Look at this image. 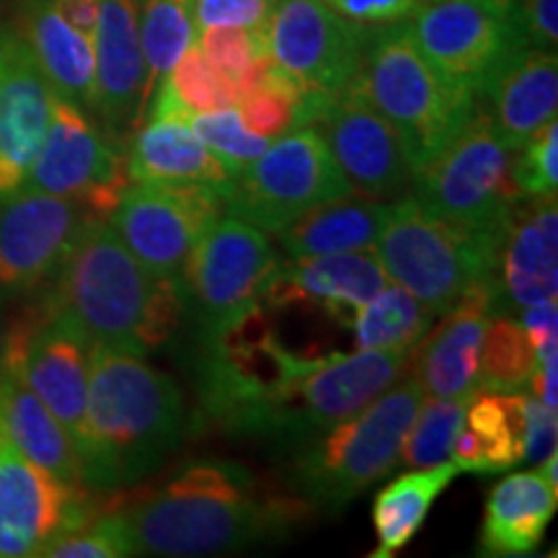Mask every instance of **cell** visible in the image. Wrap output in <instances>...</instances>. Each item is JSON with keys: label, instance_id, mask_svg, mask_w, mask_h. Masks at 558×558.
Segmentation results:
<instances>
[{"label": "cell", "instance_id": "cell-32", "mask_svg": "<svg viewBox=\"0 0 558 558\" xmlns=\"http://www.w3.org/2000/svg\"><path fill=\"white\" fill-rule=\"evenodd\" d=\"M197 41L192 21V0H143L140 3V47L145 60V107L156 83L169 75Z\"/></svg>", "mask_w": 558, "mask_h": 558}, {"label": "cell", "instance_id": "cell-43", "mask_svg": "<svg viewBox=\"0 0 558 558\" xmlns=\"http://www.w3.org/2000/svg\"><path fill=\"white\" fill-rule=\"evenodd\" d=\"M324 3L360 24H390L414 16L422 0H324Z\"/></svg>", "mask_w": 558, "mask_h": 558}, {"label": "cell", "instance_id": "cell-16", "mask_svg": "<svg viewBox=\"0 0 558 558\" xmlns=\"http://www.w3.org/2000/svg\"><path fill=\"white\" fill-rule=\"evenodd\" d=\"M407 21L432 65L473 94L509 52L522 47L509 16L478 0H422Z\"/></svg>", "mask_w": 558, "mask_h": 558}, {"label": "cell", "instance_id": "cell-46", "mask_svg": "<svg viewBox=\"0 0 558 558\" xmlns=\"http://www.w3.org/2000/svg\"><path fill=\"white\" fill-rule=\"evenodd\" d=\"M52 5L73 29H78L81 34L94 39L101 0H52Z\"/></svg>", "mask_w": 558, "mask_h": 558}, {"label": "cell", "instance_id": "cell-35", "mask_svg": "<svg viewBox=\"0 0 558 558\" xmlns=\"http://www.w3.org/2000/svg\"><path fill=\"white\" fill-rule=\"evenodd\" d=\"M300 101H303V88L271 60L262 86L254 94L243 96L235 107L251 132L275 140L295 128Z\"/></svg>", "mask_w": 558, "mask_h": 558}, {"label": "cell", "instance_id": "cell-34", "mask_svg": "<svg viewBox=\"0 0 558 558\" xmlns=\"http://www.w3.org/2000/svg\"><path fill=\"white\" fill-rule=\"evenodd\" d=\"M471 396H456V399H432L422 401L414 424H411L407 442L401 448L399 463L409 469H427L450 460L452 439L463 422L465 407H469Z\"/></svg>", "mask_w": 558, "mask_h": 558}, {"label": "cell", "instance_id": "cell-23", "mask_svg": "<svg viewBox=\"0 0 558 558\" xmlns=\"http://www.w3.org/2000/svg\"><path fill=\"white\" fill-rule=\"evenodd\" d=\"M476 101L512 150L556 122L558 111V60L556 52L518 47L499 62L478 88Z\"/></svg>", "mask_w": 558, "mask_h": 558}, {"label": "cell", "instance_id": "cell-37", "mask_svg": "<svg viewBox=\"0 0 558 558\" xmlns=\"http://www.w3.org/2000/svg\"><path fill=\"white\" fill-rule=\"evenodd\" d=\"M190 128L194 130V135H197L202 143L226 163V169L233 173V177L241 169H246L251 160L259 158L271 143L269 137L251 132L246 124H243L235 107L194 114L190 117Z\"/></svg>", "mask_w": 558, "mask_h": 558}, {"label": "cell", "instance_id": "cell-9", "mask_svg": "<svg viewBox=\"0 0 558 558\" xmlns=\"http://www.w3.org/2000/svg\"><path fill=\"white\" fill-rule=\"evenodd\" d=\"M354 194L316 130L295 128L275 137L259 158L235 173L222 194L226 215L277 235L324 202Z\"/></svg>", "mask_w": 558, "mask_h": 558}, {"label": "cell", "instance_id": "cell-48", "mask_svg": "<svg viewBox=\"0 0 558 558\" xmlns=\"http://www.w3.org/2000/svg\"><path fill=\"white\" fill-rule=\"evenodd\" d=\"M5 331H9V320L0 316V367H3V352H5Z\"/></svg>", "mask_w": 558, "mask_h": 558}, {"label": "cell", "instance_id": "cell-29", "mask_svg": "<svg viewBox=\"0 0 558 558\" xmlns=\"http://www.w3.org/2000/svg\"><path fill=\"white\" fill-rule=\"evenodd\" d=\"M388 205L383 199L354 192L347 197L324 202L292 220L277 233L284 259H308V256L352 254L373 251L386 222Z\"/></svg>", "mask_w": 558, "mask_h": 558}, {"label": "cell", "instance_id": "cell-8", "mask_svg": "<svg viewBox=\"0 0 558 558\" xmlns=\"http://www.w3.org/2000/svg\"><path fill=\"white\" fill-rule=\"evenodd\" d=\"M514 150L505 143L492 117L476 104V111L458 137L414 173L411 194L458 226L494 241L522 199L512 181Z\"/></svg>", "mask_w": 558, "mask_h": 558}, {"label": "cell", "instance_id": "cell-2", "mask_svg": "<svg viewBox=\"0 0 558 558\" xmlns=\"http://www.w3.org/2000/svg\"><path fill=\"white\" fill-rule=\"evenodd\" d=\"M184 396L145 357L94 344L88 373L83 484L96 492L135 486L179 448Z\"/></svg>", "mask_w": 558, "mask_h": 558}, {"label": "cell", "instance_id": "cell-45", "mask_svg": "<svg viewBox=\"0 0 558 558\" xmlns=\"http://www.w3.org/2000/svg\"><path fill=\"white\" fill-rule=\"evenodd\" d=\"M556 411L543 407L535 396H527V432H525V460L541 463L556 450Z\"/></svg>", "mask_w": 558, "mask_h": 558}, {"label": "cell", "instance_id": "cell-30", "mask_svg": "<svg viewBox=\"0 0 558 558\" xmlns=\"http://www.w3.org/2000/svg\"><path fill=\"white\" fill-rule=\"evenodd\" d=\"M452 460L403 473L393 484L383 486L373 501V525L378 546L369 556L393 558L422 530L439 494L458 476Z\"/></svg>", "mask_w": 558, "mask_h": 558}, {"label": "cell", "instance_id": "cell-14", "mask_svg": "<svg viewBox=\"0 0 558 558\" xmlns=\"http://www.w3.org/2000/svg\"><path fill=\"white\" fill-rule=\"evenodd\" d=\"M369 29L324 0H277L267 21L269 54L303 90L339 94L357 73Z\"/></svg>", "mask_w": 558, "mask_h": 558}, {"label": "cell", "instance_id": "cell-7", "mask_svg": "<svg viewBox=\"0 0 558 558\" xmlns=\"http://www.w3.org/2000/svg\"><path fill=\"white\" fill-rule=\"evenodd\" d=\"M375 254L390 282L442 316L473 282L494 279L497 243L432 213L414 194H403L388 205Z\"/></svg>", "mask_w": 558, "mask_h": 558}, {"label": "cell", "instance_id": "cell-31", "mask_svg": "<svg viewBox=\"0 0 558 558\" xmlns=\"http://www.w3.org/2000/svg\"><path fill=\"white\" fill-rule=\"evenodd\" d=\"M437 316L401 284L388 282L352 320L357 349H414Z\"/></svg>", "mask_w": 558, "mask_h": 558}, {"label": "cell", "instance_id": "cell-10", "mask_svg": "<svg viewBox=\"0 0 558 558\" xmlns=\"http://www.w3.org/2000/svg\"><path fill=\"white\" fill-rule=\"evenodd\" d=\"M279 264L269 233L222 213L184 269L186 311L197 324V341L218 337L259 305Z\"/></svg>", "mask_w": 558, "mask_h": 558}, {"label": "cell", "instance_id": "cell-41", "mask_svg": "<svg viewBox=\"0 0 558 558\" xmlns=\"http://www.w3.org/2000/svg\"><path fill=\"white\" fill-rule=\"evenodd\" d=\"M277 0H192L194 29H259L275 11Z\"/></svg>", "mask_w": 558, "mask_h": 558}, {"label": "cell", "instance_id": "cell-28", "mask_svg": "<svg viewBox=\"0 0 558 558\" xmlns=\"http://www.w3.org/2000/svg\"><path fill=\"white\" fill-rule=\"evenodd\" d=\"M52 94L94 111L96 52L94 39L81 34L54 11L52 0H34L26 9L24 34Z\"/></svg>", "mask_w": 558, "mask_h": 558}, {"label": "cell", "instance_id": "cell-27", "mask_svg": "<svg viewBox=\"0 0 558 558\" xmlns=\"http://www.w3.org/2000/svg\"><path fill=\"white\" fill-rule=\"evenodd\" d=\"M558 486L541 471L512 473L488 492L481 554L525 556L543 543L556 514Z\"/></svg>", "mask_w": 558, "mask_h": 558}, {"label": "cell", "instance_id": "cell-6", "mask_svg": "<svg viewBox=\"0 0 558 558\" xmlns=\"http://www.w3.org/2000/svg\"><path fill=\"white\" fill-rule=\"evenodd\" d=\"M422 401L424 393L409 367L378 399L300 448L290 465L295 497L316 509H341L378 484L399 465Z\"/></svg>", "mask_w": 558, "mask_h": 558}, {"label": "cell", "instance_id": "cell-33", "mask_svg": "<svg viewBox=\"0 0 558 558\" xmlns=\"http://www.w3.org/2000/svg\"><path fill=\"white\" fill-rule=\"evenodd\" d=\"M538 357L520 320L492 316L486 324L478 357V390L488 393H518L530 388Z\"/></svg>", "mask_w": 558, "mask_h": 558}, {"label": "cell", "instance_id": "cell-22", "mask_svg": "<svg viewBox=\"0 0 558 558\" xmlns=\"http://www.w3.org/2000/svg\"><path fill=\"white\" fill-rule=\"evenodd\" d=\"M96 104L109 135L145 114V60L140 47V0H101L94 32Z\"/></svg>", "mask_w": 558, "mask_h": 558}, {"label": "cell", "instance_id": "cell-47", "mask_svg": "<svg viewBox=\"0 0 558 558\" xmlns=\"http://www.w3.org/2000/svg\"><path fill=\"white\" fill-rule=\"evenodd\" d=\"M478 3H484L486 9L501 13V16H509L514 9V0H478Z\"/></svg>", "mask_w": 558, "mask_h": 558}, {"label": "cell", "instance_id": "cell-20", "mask_svg": "<svg viewBox=\"0 0 558 558\" xmlns=\"http://www.w3.org/2000/svg\"><path fill=\"white\" fill-rule=\"evenodd\" d=\"M390 282L373 251L284 259L264 290L262 303L275 308H313L352 329L362 305Z\"/></svg>", "mask_w": 558, "mask_h": 558}, {"label": "cell", "instance_id": "cell-21", "mask_svg": "<svg viewBox=\"0 0 558 558\" xmlns=\"http://www.w3.org/2000/svg\"><path fill=\"white\" fill-rule=\"evenodd\" d=\"M499 316L509 305L522 311L527 305L556 300L558 290V209L556 194L525 197L514 205L501 233L494 262Z\"/></svg>", "mask_w": 558, "mask_h": 558}, {"label": "cell", "instance_id": "cell-44", "mask_svg": "<svg viewBox=\"0 0 558 558\" xmlns=\"http://www.w3.org/2000/svg\"><path fill=\"white\" fill-rule=\"evenodd\" d=\"M520 324L527 333L530 344H533V349H535V357H538V362L548 360V357H558V305H556V300L522 308Z\"/></svg>", "mask_w": 558, "mask_h": 558}, {"label": "cell", "instance_id": "cell-5", "mask_svg": "<svg viewBox=\"0 0 558 558\" xmlns=\"http://www.w3.org/2000/svg\"><path fill=\"white\" fill-rule=\"evenodd\" d=\"M414 349H357L308 357L228 424V435L300 450L403 378Z\"/></svg>", "mask_w": 558, "mask_h": 558}, {"label": "cell", "instance_id": "cell-24", "mask_svg": "<svg viewBox=\"0 0 558 558\" xmlns=\"http://www.w3.org/2000/svg\"><path fill=\"white\" fill-rule=\"evenodd\" d=\"M130 184H209L228 192L233 173L194 135L186 120H148L124 150Z\"/></svg>", "mask_w": 558, "mask_h": 558}, {"label": "cell", "instance_id": "cell-39", "mask_svg": "<svg viewBox=\"0 0 558 558\" xmlns=\"http://www.w3.org/2000/svg\"><path fill=\"white\" fill-rule=\"evenodd\" d=\"M512 181L522 199L550 197L558 186V128L550 122L512 156Z\"/></svg>", "mask_w": 558, "mask_h": 558}, {"label": "cell", "instance_id": "cell-4", "mask_svg": "<svg viewBox=\"0 0 558 558\" xmlns=\"http://www.w3.org/2000/svg\"><path fill=\"white\" fill-rule=\"evenodd\" d=\"M347 90L386 117L414 173L442 153L476 111V94L432 65L411 37L409 21L373 24Z\"/></svg>", "mask_w": 558, "mask_h": 558}, {"label": "cell", "instance_id": "cell-18", "mask_svg": "<svg viewBox=\"0 0 558 558\" xmlns=\"http://www.w3.org/2000/svg\"><path fill=\"white\" fill-rule=\"evenodd\" d=\"M499 316L497 284L478 279L442 313L437 329H429L411 352V375L424 396L456 399L478 390V357L486 324Z\"/></svg>", "mask_w": 558, "mask_h": 558}, {"label": "cell", "instance_id": "cell-38", "mask_svg": "<svg viewBox=\"0 0 558 558\" xmlns=\"http://www.w3.org/2000/svg\"><path fill=\"white\" fill-rule=\"evenodd\" d=\"M41 556L47 558H124L137 556L135 541L122 512H107L90 518L73 533L54 541Z\"/></svg>", "mask_w": 558, "mask_h": 558}, {"label": "cell", "instance_id": "cell-17", "mask_svg": "<svg viewBox=\"0 0 558 558\" xmlns=\"http://www.w3.org/2000/svg\"><path fill=\"white\" fill-rule=\"evenodd\" d=\"M313 128L324 137L352 190L373 199L403 197L411 190L414 169L396 130L386 117L352 90L326 96Z\"/></svg>", "mask_w": 558, "mask_h": 558}, {"label": "cell", "instance_id": "cell-36", "mask_svg": "<svg viewBox=\"0 0 558 558\" xmlns=\"http://www.w3.org/2000/svg\"><path fill=\"white\" fill-rule=\"evenodd\" d=\"M160 81L169 83L177 101L190 111V117L202 114V111L228 109L239 104L233 83L202 54L197 41L181 54V60L169 70V75Z\"/></svg>", "mask_w": 558, "mask_h": 558}, {"label": "cell", "instance_id": "cell-40", "mask_svg": "<svg viewBox=\"0 0 558 558\" xmlns=\"http://www.w3.org/2000/svg\"><path fill=\"white\" fill-rule=\"evenodd\" d=\"M197 47L230 83L254 60L271 58L267 26H259V29H233V26L202 29L197 32Z\"/></svg>", "mask_w": 558, "mask_h": 558}, {"label": "cell", "instance_id": "cell-25", "mask_svg": "<svg viewBox=\"0 0 558 558\" xmlns=\"http://www.w3.org/2000/svg\"><path fill=\"white\" fill-rule=\"evenodd\" d=\"M527 396L476 390L452 439L458 471L499 473L525 463Z\"/></svg>", "mask_w": 558, "mask_h": 558}, {"label": "cell", "instance_id": "cell-13", "mask_svg": "<svg viewBox=\"0 0 558 558\" xmlns=\"http://www.w3.org/2000/svg\"><path fill=\"white\" fill-rule=\"evenodd\" d=\"M90 518L88 486L58 478L0 435V558L41 556Z\"/></svg>", "mask_w": 558, "mask_h": 558}, {"label": "cell", "instance_id": "cell-42", "mask_svg": "<svg viewBox=\"0 0 558 558\" xmlns=\"http://www.w3.org/2000/svg\"><path fill=\"white\" fill-rule=\"evenodd\" d=\"M509 21H512L522 47L556 52L558 0H514Z\"/></svg>", "mask_w": 558, "mask_h": 558}, {"label": "cell", "instance_id": "cell-11", "mask_svg": "<svg viewBox=\"0 0 558 558\" xmlns=\"http://www.w3.org/2000/svg\"><path fill=\"white\" fill-rule=\"evenodd\" d=\"M24 186L75 202L94 220H109L130 186L124 150L86 109L52 94L50 122Z\"/></svg>", "mask_w": 558, "mask_h": 558}, {"label": "cell", "instance_id": "cell-15", "mask_svg": "<svg viewBox=\"0 0 558 558\" xmlns=\"http://www.w3.org/2000/svg\"><path fill=\"white\" fill-rule=\"evenodd\" d=\"M90 220L75 202L29 186L0 199V300L52 284Z\"/></svg>", "mask_w": 558, "mask_h": 558}, {"label": "cell", "instance_id": "cell-3", "mask_svg": "<svg viewBox=\"0 0 558 558\" xmlns=\"http://www.w3.org/2000/svg\"><path fill=\"white\" fill-rule=\"evenodd\" d=\"M47 298L94 344L140 357L163 347L186 313L184 288L143 267L109 220L83 228Z\"/></svg>", "mask_w": 558, "mask_h": 558}, {"label": "cell", "instance_id": "cell-26", "mask_svg": "<svg viewBox=\"0 0 558 558\" xmlns=\"http://www.w3.org/2000/svg\"><path fill=\"white\" fill-rule=\"evenodd\" d=\"M0 435L32 463L68 484H83L81 458L73 439L52 411L39 401V396L26 386L19 367L9 362L0 367Z\"/></svg>", "mask_w": 558, "mask_h": 558}, {"label": "cell", "instance_id": "cell-12", "mask_svg": "<svg viewBox=\"0 0 558 558\" xmlns=\"http://www.w3.org/2000/svg\"><path fill=\"white\" fill-rule=\"evenodd\" d=\"M222 213V194L209 184H130L109 222L143 267L184 288L194 246Z\"/></svg>", "mask_w": 558, "mask_h": 558}, {"label": "cell", "instance_id": "cell-19", "mask_svg": "<svg viewBox=\"0 0 558 558\" xmlns=\"http://www.w3.org/2000/svg\"><path fill=\"white\" fill-rule=\"evenodd\" d=\"M52 88L26 39L0 29V199L24 190L50 122Z\"/></svg>", "mask_w": 558, "mask_h": 558}, {"label": "cell", "instance_id": "cell-1", "mask_svg": "<svg viewBox=\"0 0 558 558\" xmlns=\"http://www.w3.org/2000/svg\"><path fill=\"white\" fill-rule=\"evenodd\" d=\"M300 497H262L248 469L228 460L186 465L160 492L120 512L137 556H215L275 541L308 512Z\"/></svg>", "mask_w": 558, "mask_h": 558}]
</instances>
